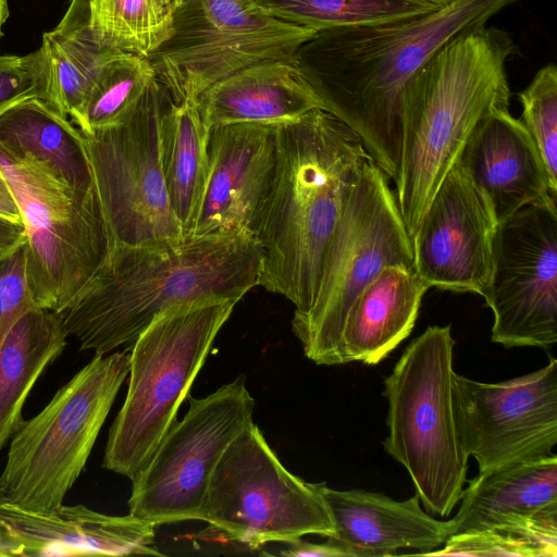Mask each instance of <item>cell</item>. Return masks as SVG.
Instances as JSON below:
<instances>
[{
	"mask_svg": "<svg viewBox=\"0 0 557 557\" xmlns=\"http://www.w3.org/2000/svg\"><path fill=\"white\" fill-rule=\"evenodd\" d=\"M517 1L451 0L412 16L320 32L296 60L324 110L348 125L396 182L406 84L449 41Z\"/></svg>",
	"mask_w": 557,
	"mask_h": 557,
	"instance_id": "cell-1",
	"label": "cell"
},
{
	"mask_svg": "<svg viewBox=\"0 0 557 557\" xmlns=\"http://www.w3.org/2000/svg\"><path fill=\"white\" fill-rule=\"evenodd\" d=\"M369 158L359 136L326 110L276 124L274 170L253 235L263 252L259 285L292 301L295 315L315 299L326 251Z\"/></svg>",
	"mask_w": 557,
	"mask_h": 557,
	"instance_id": "cell-2",
	"label": "cell"
},
{
	"mask_svg": "<svg viewBox=\"0 0 557 557\" xmlns=\"http://www.w3.org/2000/svg\"><path fill=\"white\" fill-rule=\"evenodd\" d=\"M262 257L260 243L247 231L191 236L172 247L115 245L59 313L79 350L131 349L152 320L174 306L238 302L259 285Z\"/></svg>",
	"mask_w": 557,
	"mask_h": 557,
	"instance_id": "cell-3",
	"label": "cell"
},
{
	"mask_svg": "<svg viewBox=\"0 0 557 557\" xmlns=\"http://www.w3.org/2000/svg\"><path fill=\"white\" fill-rule=\"evenodd\" d=\"M515 51L507 32L483 26L449 41L406 84L395 185L411 240L475 125L509 108L506 63Z\"/></svg>",
	"mask_w": 557,
	"mask_h": 557,
	"instance_id": "cell-4",
	"label": "cell"
},
{
	"mask_svg": "<svg viewBox=\"0 0 557 557\" xmlns=\"http://www.w3.org/2000/svg\"><path fill=\"white\" fill-rule=\"evenodd\" d=\"M237 301L215 299L174 306L131 347L128 388L111 424L102 467L131 481L148 465L177 421V411Z\"/></svg>",
	"mask_w": 557,
	"mask_h": 557,
	"instance_id": "cell-5",
	"label": "cell"
},
{
	"mask_svg": "<svg viewBox=\"0 0 557 557\" xmlns=\"http://www.w3.org/2000/svg\"><path fill=\"white\" fill-rule=\"evenodd\" d=\"M450 325L428 327L384 380L385 451L404 466L429 513L448 517L465 488L469 455L455 410Z\"/></svg>",
	"mask_w": 557,
	"mask_h": 557,
	"instance_id": "cell-6",
	"label": "cell"
},
{
	"mask_svg": "<svg viewBox=\"0 0 557 557\" xmlns=\"http://www.w3.org/2000/svg\"><path fill=\"white\" fill-rule=\"evenodd\" d=\"M128 349L94 358L10 441L0 503L51 513L84 471L129 371Z\"/></svg>",
	"mask_w": 557,
	"mask_h": 557,
	"instance_id": "cell-7",
	"label": "cell"
},
{
	"mask_svg": "<svg viewBox=\"0 0 557 557\" xmlns=\"http://www.w3.org/2000/svg\"><path fill=\"white\" fill-rule=\"evenodd\" d=\"M387 178L371 158L364 162L326 251L315 299L292 319L305 356L317 364L345 363L347 314L380 271L413 268L412 242Z\"/></svg>",
	"mask_w": 557,
	"mask_h": 557,
	"instance_id": "cell-8",
	"label": "cell"
},
{
	"mask_svg": "<svg viewBox=\"0 0 557 557\" xmlns=\"http://www.w3.org/2000/svg\"><path fill=\"white\" fill-rule=\"evenodd\" d=\"M323 484L287 470L252 420L220 458L201 521L250 549L308 534L332 537L334 522Z\"/></svg>",
	"mask_w": 557,
	"mask_h": 557,
	"instance_id": "cell-9",
	"label": "cell"
},
{
	"mask_svg": "<svg viewBox=\"0 0 557 557\" xmlns=\"http://www.w3.org/2000/svg\"><path fill=\"white\" fill-rule=\"evenodd\" d=\"M26 228L25 275L37 307L60 312L109 256L113 240L97 188L74 191L38 165L0 153Z\"/></svg>",
	"mask_w": 557,
	"mask_h": 557,
	"instance_id": "cell-10",
	"label": "cell"
},
{
	"mask_svg": "<svg viewBox=\"0 0 557 557\" xmlns=\"http://www.w3.org/2000/svg\"><path fill=\"white\" fill-rule=\"evenodd\" d=\"M318 34L270 16L250 0H177L172 34L148 59L174 102L197 100L245 67L295 59Z\"/></svg>",
	"mask_w": 557,
	"mask_h": 557,
	"instance_id": "cell-11",
	"label": "cell"
},
{
	"mask_svg": "<svg viewBox=\"0 0 557 557\" xmlns=\"http://www.w3.org/2000/svg\"><path fill=\"white\" fill-rule=\"evenodd\" d=\"M170 100L157 79L123 122L81 132L113 246L172 247L185 240L161 164V120Z\"/></svg>",
	"mask_w": 557,
	"mask_h": 557,
	"instance_id": "cell-12",
	"label": "cell"
},
{
	"mask_svg": "<svg viewBox=\"0 0 557 557\" xmlns=\"http://www.w3.org/2000/svg\"><path fill=\"white\" fill-rule=\"evenodd\" d=\"M189 408L132 480L128 513L154 525L201 520L212 473L232 441L252 421L255 398L237 376Z\"/></svg>",
	"mask_w": 557,
	"mask_h": 557,
	"instance_id": "cell-13",
	"label": "cell"
},
{
	"mask_svg": "<svg viewBox=\"0 0 557 557\" xmlns=\"http://www.w3.org/2000/svg\"><path fill=\"white\" fill-rule=\"evenodd\" d=\"M482 296L494 315L492 342L506 348L556 344V199L527 205L497 224Z\"/></svg>",
	"mask_w": 557,
	"mask_h": 557,
	"instance_id": "cell-14",
	"label": "cell"
},
{
	"mask_svg": "<svg viewBox=\"0 0 557 557\" xmlns=\"http://www.w3.org/2000/svg\"><path fill=\"white\" fill-rule=\"evenodd\" d=\"M463 446L479 472L553 454L557 444V360L498 383L454 376Z\"/></svg>",
	"mask_w": 557,
	"mask_h": 557,
	"instance_id": "cell-15",
	"label": "cell"
},
{
	"mask_svg": "<svg viewBox=\"0 0 557 557\" xmlns=\"http://www.w3.org/2000/svg\"><path fill=\"white\" fill-rule=\"evenodd\" d=\"M496 226L490 203L456 161L411 240L417 274L429 288L482 296Z\"/></svg>",
	"mask_w": 557,
	"mask_h": 557,
	"instance_id": "cell-16",
	"label": "cell"
},
{
	"mask_svg": "<svg viewBox=\"0 0 557 557\" xmlns=\"http://www.w3.org/2000/svg\"><path fill=\"white\" fill-rule=\"evenodd\" d=\"M449 534L496 530L525 540L543 557L557 555V456L479 472L463 488Z\"/></svg>",
	"mask_w": 557,
	"mask_h": 557,
	"instance_id": "cell-17",
	"label": "cell"
},
{
	"mask_svg": "<svg viewBox=\"0 0 557 557\" xmlns=\"http://www.w3.org/2000/svg\"><path fill=\"white\" fill-rule=\"evenodd\" d=\"M156 525L84 505L41 513L0 503V556H163Z\"/></svg>",
	"mask_w": 557,
	"mask_h": 557,
	"instance_id": "cell-18",
	"label": "cell"
},
{
	"mask_svg": "<svg viewBox=\"0 0 557 557\" xmlns=\"http://www.w3.org/2000/svg\"><path fill=\"white\" fill-rule=\"evenodd\" d=\"M275 131L276 124L269 123L209 128L208 181L191 236L253 233L274 170Z\"/></svg>",
	"mask_w": 557,
	"mask_h": 557,
	"instance_id": "cell-19",
	"label": "cell"
},
{
	"mask_svg": "<svg viewBox=\"0 0 557 557\" xmlns=\"http://www.w3.org/2000/svg\"><path fill=\"white\" fill-rule=\"evenodd\" d=\"M456 161L490 203L497 224L527 205L557 198L533 138L508 109L483 117Z\"/></svg>",
	"mask_w": 557,
	"mask_h": 557,
	"instance_id": "cell-20",
	"label": "cell"
},
{
	"mask_svg": "<svg viewBox=\"0 0 557 557\" xmlns=\"http://www.w3.org/2000/svg\"><path fill=\"white\" fill-rule=\"evenodd\" d=\"M323 495L334 522L332 539L351 557L391 556L413 548L425 554L445 544L448 521L425 512L417 495L399 502L363 490H334L323 484Z\"/></svg>",
	"mask_w": 557,
	"mask_h": 557,
	"instance_id": "cell-21",
	"label": "cell"
},
{
	"mask_svg": "<svg viewBox=\"0 0 557 557\" xmlns=\"http://www.w3.org/2000/svg\"><path fill=\"white\" fill-rule=\"evenodd\" d=\"M208 128L236 123L278 124L324 106L296 58L264 61L214 83L197 98Z\"/></svg>",
	"mask_w": 557,
	"mask_h": 557,
	"instance_id": "cell-22",
	"label": "cell"
},
{
	"mask_svg": "<svg viewBox=\"0 0 557 557\" xmlns=\"http://www.w3.org/2000/svg\"><path fill=\"white\" fill-rule=\"evenodd\" d=\"M429 286L414 268L387 265L352 304L343 330L344 362L376 364L406 339Z\"/></svg>",
	"mask_w": 557,
	"mask_h": 557,
	"instance_id": "cell-23",
	"label": "cell"
},
{
	"mask_svg": "<svg viewBox=\"0 0 557 557\" xmlns=\"http://www.w3.org/2000/svg\"><path fill=\"white\" fill-rule=\"evenodd\" d=\"M0 153L38 165L78 194L97 188L81 131L41 99L22 101L0 115Z\"/></svg>",
	"mask_w": 557,
	"mask_h": 557,
	"instance_id": "cell-24",
	"label": "cell"
},
{
	"mask_svg": "<svg viewBox=\"0 0 557 557\" xmlns=\"http://www.w3.org/2000/svg\"><path fill=\"white\" fill-rule=\"evenodd\" d=\"M67 336L62 315L40 307L23 313L5 335L0 346V454L23 425L24 405L63 352Z\"/></svg>",
	"mask_w": 557,
	"mask_h": 557,
	"instance_id": "cell-25",
	"label": "cell"
},
{
	"mask_svg": "<svg viewBox=\"0 0 557 557\" xmlns=\"http://www.w3.org/2000/svg\"><path fill=\"white\" fill-rule=\"evenodd\" d=\"M208 135L197 100H170L161 120V164L169 203L185 239L193 234L206 191Z\"/></svg>",
	"mask_w": 557,
	"mask_h": 557,
	"instance_id": "cell-26",
	"label": "cell"
},
{
	"mask_svg": "<svg viewBox=\"0 0 557 557\" xmlns=\"http://www.w3.org/2000/svg\"><path fill=\"white\" fill-rule=\"evenodd\" d=\"M54 108L74 121L103 64L122 51L100 44L89 23V1L72 0L60 23L42 36Z\"/></svg>",
	"mask_w": 557,
	"mask_h": 557,
	"instance_id": "cell-27",
	"label": "cell"
},
{
	"mask_svg": "<svg viewBox=\"0 0 557 557\" xmlns=\"http://www.w3.org/2000/svg\"><path fill=\"white\" fill-rule=\"evenodd\" d=\"M270 16L325 32L379 24L425 13L442 0H250Z\"/></svg>",
	"mask_w": 557,
	"mask_h": 557,
	"instance_id": "cell-28",
	"label": "cell"
},
{
	"mask_svg": "<svg viewBox=\"0 0 557 557\" xmlns=\"http://www.w3.org/2000/svg\"><path fill=\"white\" fill-rule=\"evenodd\" d=\"M89 23L112 50L151 57L173 30L174 7L162 0H88Z\"/></svg>",
	"mask_w": 557,
	"mask_h": 557,
	"instance_id": "cell-29",
	"label": "cell"
},
{
	"mask_svg": "<svg viewBox=\"0 0 557 557\" xmlns=\"http://www.w3.org/2000/svg\"><path fill=\"white\" fill-rule=\"evenodd\" d=\"M156 81V71L148 58L117 52L99 71L74 122L81 132L123 122Z\"/></svg>",
	"mask_w": 557,
	"mask_h": 557,
	"instance_id": "cell-30",
	"label": "cell"
},
{
	"mask_svg": "<svg viewBox=\"0 0 557 557\" xmlns=\"http://www.w3.org/2000/svg\"><path fill=\"white\" fill-rule=\"evenodd\" d=\"M522 122L543 159L549 182L557 190V67H541L519 94Z\"/></svg>",
	"mask_w": 557,
	"mask_h": 557,
	"instance_id": "cell-31",
	"label": "cell"
},
{
	"mask_svg": "<svg viewBox=\"0 0 557 557\" xmlns=\"http://www.w3.org/2000/svg\"><path fill=\"white\" fill-rule=\"evenodd\" d=\"M33 98L54 108L50 64L44 48L22 57L0 55V115Z\"/></svg>",
	"mask_w": 557,
	"mask_h": 557,
	"instance_id": "cell-32",
	"label": "cell"
},
{
	"mask_svg": "<svg viewBox=\"0 0 557 557\" xmlns=\"http://www.w3.org/2000/svg\"><path fill=\"white\" fill-rule=\"evenodd\" d=\"M424 556L542 557L540 550L523 539L496 530L453 534L442 548Z\"/></svg>",
	"mask_w": 557,
	"mask_h": 557,
	"instance_id": "cell-33",
	"label": "cell"
},
{
	"mask_svg": "<svg viewBox=\"0 0 557 557\" xmlns=\"http://www.w3.org/2000/svg\"><path fill=\"white\" fill-rule=\"evenodd\" d=\"M35 307L26 282L22 247L0 261V346L18 318Z\"/></svg>",
	"mask_w": 557,
	"mask_h": 557,
	"instance_id": "cell-34",
	"label": "cell"
},
{
	"mask_svg": "<svg viewBox=\"0 0 557 557\" xmlns=\"http://www.w3.org/2000/svg\"><path fill=\"white\" fill-rule=\"evenodd\" d=\"M321 544L310 543L301 539L287 543L281 555L287 557H351L348 550L332 537Z\"/></svg>",
	"mask_w": 557,
	"mask_h": 557,
	"instance_id": "cell-35",
	"label": "cell"
},
{
	"mask_svg": "<svg viewBox=\"0 0 557 557\" xmlns=\"http://www.w3.org/2000/svg\"><path fill=\"white\" fill-rule=\"evenodd\" d=\"M26 243V228L23 222L0 215V261L11 257Z\"/></svg>",
	"mask_w": 557,
	"mask_h": 557,
	"instance_id": "cell-36",
	"label": "cell"
},
{
	"mask_svg": "<svg viewBox=\"0 0 557 557\" xmlns=\"http://www.w3.org/2000/svg\"><path fill=\"white\" fill-rule=\"evenodd\" d=\"M0 215L13 221L23 222L20 205L8 182L0 170ZM24 223V222H23Z\"/></svg>",
	"mask_w": 557,
	"mask_h": 557,
	"instance_id": "cell-37",
	"label": "cell"
},
{
	"mask_svg": "<svg viewBox=\"0 0 557 557\" xmlns=\"http://www.w3.org/2000/svg\"><path fill=\"white\" fill-rule=\"evenodd\" d=\"M8 16H9V9L7 5V1L0 0V36H1L2 25L5 22Z\"/></svg>",
	"mask_w": 557,
	"mask_h": 557,
	"instance_id": "cell-38",
	"label": "cell"
},
{
	"mask_svg": "<svg viewBox=\"0 0 557 557\" xmlns=\"http://www.w3.org/2000/svg\"><path fill=\"white\" fill-rule=\"evenodd\" d=\"M165 4H169V5H175L176 1L177 0H162Z\"/></svg>",
	"mask_w": 557,
	"mask_h": 557,
	"instance_id": "cell-39",
	"label": "cell"
},
{
	"mask_svg": "<svg viewBox=\"0 0 557 557\" xmlns=\"http://www.w3.org/2000/svg\"><path fill=\"white\" fill-rule=\"evenodd\" d=\"M442 1H444L445 3H447V2H449V1H451V0H442Z\"/></svg>",
	"mask_w": 557,
	"mask_h": 557,
	"instance_id": "cell-40",
	"label": "cell"
}]
</instances>
